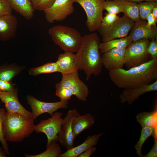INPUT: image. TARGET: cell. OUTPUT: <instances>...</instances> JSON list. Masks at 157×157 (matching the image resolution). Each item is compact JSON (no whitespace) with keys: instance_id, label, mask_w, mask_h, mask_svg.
I'll return each instance as SVG.
<instances>
[{"instance_id":"obj_1","label":"cell","mask_w":157,"mask_h":157,"mask_svg":"<svg viewBox=\"0 0 157 157\" xmlns=\"http://www.w3.org/2000/svg\"><path fill=\"white\" fill-rule=\"evenodd\" d=\"M111 81L118 88L130 89L151 84L157 80V59L151 58L140 65L125 69L109 71Z\"/></svg>"},{"instance_id":"obj_2","label":"cell","mask_w":157,"mask_h":157,"mask_svg":"<svg viewBox=\"0 0 157 157\" xmlns=\"http://www.w3.org/2000/svg\"><path fill=\"white\" fill-rule=\"evenodd\" d=\"M100 39L96 33L86 34L82 37L80 47L75 54L79 69L83 71L88 81L92 75L97 76L102 71V55L99 46Z\"/></svg>"},{"instance_id":"obj_3","label":"cell","mask_w":157,"mask_h":157,"mask_svg":"<svg viewBox=\"0 0 157 157\" xmlns=\"http://www.w3.org/2000/svg\"><path fill=\"white\" fill-rule=\"evenodd\" d=\"M34 120L19 113L6 112L2 128L6 140L20 142L28 137L34 131Z\"/></svg>"},{"instance_id":"obj_4","label":"cell","mask_w":157,"mask_h":157,"mask_svg":"<svg viewBox=\"0 0 157 157\" xmlns=\"http://www.w3.org/2000/svg\"><path fill=\"white\" fill-rule=\"evenodd\" d=\"M52 41L64 52H77L81 46L83 36L76 29L58 25L49 30Z\"/></svg>"},{"instance_id":"obj_5","label":"cell","mask_w":157,"mask_h":157,"mask_svg":"<svg viewBox=\"0 0 157 157\" xmlns=\"http://www.w3.org/2000/svg\"><path fill=\"white\" fill-rule=\"evenodd\" d=\"M79 4L87 17L86 25L91 32L98 31L103 19L105 0H72Z\"/></svg>"},{"instance_id":"obj_6","label":"cell","mask_w":157,"mask_h":157,"mask_svg":"<svg viewBox=\"0 0 157 157\" xmlns=\"http://www.w3.org/2000/svg\"><path fill=\"white\" fill-rule=\"evenodd\" d=\"M150 40L144 39L133 42L126 48L125 64L127 69L147 62L151 56L147 51Z\"/></svg>"},{"instance_id":"obj_7","label":"cell","mask_w":157,"mask_h":157,"mask_svg":"<svg viewBox=\"0 0 157 157\" xmlns=\"http://www.w3.org/2000/svg\"><path fill=\"white\" fill-rule=\"evenodd\" d=\"M134 24V22L124 15L110 26L100 27L98 31L101 36L102 42H106L127 36Z\"/></svg>"},{"instance_id":"obj_8","label":"cell","mask_w":157,"mask_h":157,"mask_svg":"<svg viewBox=\"0 0 157 157\" xmlns=\"http://www.w3.org/2000/svg\"><path fill=\"white\" fill-rule=\"evenodd\" d=\"M67 88L72 91L73 95L79 100L85 101L89 92L88 86L80 79L78 72L62 76L61 81L56 84V89Z\"/></svg>"},{"instance_id":"obj_9","label":"cell","mask_w":157,"mask_h":157,"mask_svg":"<svg viewBox=\"0 0 157 157\" xmlns=\"http://www.w3.org/2000/svg\"><path fill=\"white\" fill-rule=\"evenodd\" d=\"M63 114L62 113L56 112L51 117L41 120L37 125L35 126L34 131L36 133H42L47 136V145H49L53 140L58 141V134L60 131L63 121L62 117Z\"/></svg>"},{"instance_id":"obj_10","label":"cell","mask_w":157,"mask_h":157,"mask_svg":"<svg viewBox=\"0 0 157 157\" xmlns=\"http://www.w3.org/2000/svg\"><path fill=\"white\" fill-rule=\"evenodd\" d=\"M72 0H56L52 5L44 10L45 17L50 23L66 19L74 11Z\"/></svg>"},{"instance_id":"obj_11","label":"cell","mask_w":157,"mask_h":157,"mask_svg":"<svg viewBox=\"0 0 157 157\" xmlns=\"http://www.w3.org/2000/svg\"><path fill=\"white\" fill-rule=\"evenodd\" d=\"M80 115L76 108L69 110L63 119L60 131L58 134V141L67 149L74 147L72 123L75 117Z\"/></svg>"},{"instance_id":"obj_12","label":"cell","mask_w":157,"mask_h":157,"mask_svg":"<svg viewBox=\"0 0 157 157\" xmlns=\"http://www.w3.org/2000/svg\"><path fill=\"white\" fill-rule=\"evenodd\" d=\"M26 99L31 108L33 119L34 120L44 113H49L51 116L54 112L59 109H66L69 103L68 101L44 102L40 101L31 96H27Z\"/></svg>"},{"instance_id":"obj_13","label":"cell","mask_w":157,"mask_h":157,"mask_svg":"<svg viewBox=\"0 0 157 157\" xmlns=\"http://www.w3.org/2000/svg\"><path fill=\"white\" fill-rule=\"evenodd\" d=\"M0 99L4 104L7 112L19 113L33 119L32 112L26 109L20 104L18 98V92L15 89L10 92L0 90Z\"/></svg>"},{"instance_id":"obj_14","label":"cell","mask_w":157,"mask_h":157,"mask_svg":"<svg viewBox=\"0 0 157 157\" xmlns=\"http://www.w3.org/2000/svg\"><path fill=\"white\" fill-rule=\"evenodd\" d=\"M145 20L140 19L134 22L129 36L132 42L139 40L147 39L151 40L157 38V27L152 26L151 28L147 26Z\"/></svg>"},{"instance_id":"obj_15","label":"cell","mask_w":157,"mask_h":157,"mask_svg":"<svg viewBox=\"0 0 157 157\" xmlns=\"http://www.w3.org/2000/svg\"><path fill=\"white\" fill-rule=\"evenodd\" d=\"M126 49H114L102 53L103 66L109 71L123 68Z\"/></svg>"},{"instance_id":"obj_16","label":"cell","mask_w":157,"mask_h":157,"mask_svg":"<svg viewBox=\"0 0 157 157\" xmlns=\"http://www.w3.org/2000/svg\"><path fill=\"white\" fill-rule=\"evenodd\" d=\"M157 90V80L149 84L130 89H124L119 96L122 104H132L142 95L150 92Z\"/></svg>"},{"instance_id":"obj_17","label":"cell","mask_w":157,"mask_h":157,"mask_svg":"<svg viewBox=\"0 0 157 157\" xmlns=\"http://www.w3.org/2000/svg\"><path fill=\"white\" fill-rule=\"evenodd\" d=\"M18 20L12 14L0 16V41H7L16 36Z\"/></svg>"},{"instance_id":"obj_18","label":"cell","mask_w":157,"mask_h":157,"mask_svg":"<svg viewBox=\"0 0 157 157\" xmlns=\"http://www.w3.org/2000/svg\"><path fill=\"white\" fill-rule=\"evenodd\" d=\"M64 52L59 55L56 62L58 72L62 74V76L78 72L79 70L76 60L75 54L71 52Z\"/></svg>"},{"instance_id":"obj_19","label":"cell","mask_w":157,"mask_h":157,"mask_svg":"<svg viewBox=\"0 0 157 157\" xmlns=\"http://www.w3.org/2000/svg\"><path fill=\"white\" fill-rule=\"evenodd\" d=\"M103 133H100L88 136L85 141L78 146L74 147L63 153L60 154L59 157H78L81 154L97 144Z\"/></svg>"},{"instance_id":"obj_20","label":"cell","mask_w":157,"mask_h":157,"mask_svg":"<svg viewBox=\"0 0 157 157\" xmlns=\"http://www.w3.org/2000/svg\"><path fill=\"white\" fill-rule=\"evenodd\" d=\"M95 119L90 114L80 115L74 118L72 123L74 140L82 131L89 129L94 124Z\"/></svg>"},{"instance_id":"obj_21","label":"cell","mask_w":157,"mask_h":157,"mask_svg":"<svg viewBox=\"0 0 157 157\" xmlns=\"http://www.w3.org/2000/svg\"><path fill=\"white\" fill-rule=\"evenodd\" d=\"M12 9L24 18L29 20L32 18L34 9L30 0H8Z\"/></svg>"},{"instance_id":"obj_22","label":"cell","mask_w":157,"mask_h":157,"mask_svg":"<svg viewBox=\"0 0 157 157\" xmlns=\"http://www.w3.org/2000/svg\"><path fill=\"white\" fill-rule=\"evenodd\" d=\"M132 42L131 37L129 35L106 42H100L99 49L100 52L103 53L114 49H126Z\"/></svg>"},{"instance_id":"obj_23","label":"cell","mask_w":157,"mask_h":157,"mask_svg":"<svg viewBox=\"0 0 157 157\" xmlns=\"http://www.w3.org/2000/svg\"><path fill=\"white\" fill-rule=\"evenodd\" d=\"M115 1L122 8L124 15L134 22L140 19L138 3L126 0Z\"/></svg>"},{"instance_id":"obj_24","label":"cell","mask_w":157,"mask_h":157,"mask_svg":"<svg viewBox=\"0 0 157 157\" xmlns=\"http://www.w3.org/2000/svg\"><path fill=\"white\" fill-rule=\"evenodd\" d=\"M136 119L142 127L149 126L157 130V104L154 110L140 113L137 115Z\"/></svg>"},{"instance_id":"obj_25","label":"cell","mask_w":157,"mask_h":157,"mask_svg":"<svg viewBox=\"0 0 157 157\" xmlns=\"http://www.w3.org/2000/svg\"><path fill=\"white\" fill-rule=\"evenodd\" d=\"M151 136H153L154 139L157 138V130L149 126L142 127L140 137L134 146L136 154L140 157H142L143 156L142 149L143 145L147 139Z\"/></svg>"},{"instance_id":"obj_26","label":"cell","mask_w":157,"mask_h":157,"mask_svg":"<svg viewBox=\"0 0 157 157\" xmlns=\"http://www.w3.org/2000/svg\"><path fill=\"white\" fill-rule=\"evenodd\" d=\"M58 141L53 140L48 145H46V149L41 153L35 155H30L25 154L26 157H58L63 153L61 148L57 143Z\"/></svg>"},{"instance_id":"obj_27","label":"cell","mask_w":157,"mask_h":157,"mask_svg":"<svg viewBox=\"0 0 157 157\" xmlns=\"http://www.w3.org/2000/svg\"><path fill=\"white\" fill-rule=\"evenodd\" d=\"M22 69L13 65H4L0 67V79L10 81L18 74Z\"/></svg>"},{"instance_id":"obj_28","label":"cell","mask_w":157,"mask_h":157,"mask_svg":"<svg viewBox=\"0 0 157 157\" xmlns=\"http://www.w3.org/2000/svg\"><path fill=\"white\" fill-rule=\"evenodd\" d=\"M58 68L56 62H49L40 66L33 68L29 70V74L35 76L43 74H49L58 72Z\"/></svg>"},{"instance_id":"obj_29","label":"cell","mask_w":157,"mask_h":157,"mask_svg":"<svg viewBox=\"0 0 157 157\" xmlns=\"http://www.w3.org/2000/svg\"><path fill=\"white\" fill-rule=\"evenodd\" d=\"M140 17L141 19L146 20L148 15L151 13L157 5V1H148L138 3Z\"/></svg>"},{"instance_id":"obj_30","label":"cell","mask_w":157,"mask_h":157,"mask_svg":"<svg viewBox=\"0 0 157 157\" xmlns=\"http://www.w3.org/2000/svg\"><path fill=\"white\" fill-rule=\"evenodd\" d=\"M104 8L108 13L117 14L123 13L122 9L119 5L113 0L105 1Z\"/></svg>"},{"instance_id":"obj_31","label":"cell","mask_w":157,"mask_h":157,"mask_svg":"<svg viewBox=\"0 0 157 157\" xmlns=\"http://www.w3.org/2000/svg\"><path fill=\"white\" fill-rule=\"evenodd\" d=\"M56 0H30L34 10L44 11L51 6Z\"/></svg>"},{"instance_id":"obj_32","label":"cell","mask_w":157,"mask_h":157,"mask_svg":"<svg viewBox=\"0 0 157 157\" xmlns=\"http://www.w3.org/2000/svg\"><path fill=\"white\" fill-rule=\"evenodd\" d=\"M6 113L4 108H0V142L1 143L3 150L6 154L9 155L10 154L7 141L5 139L3 131L2 123Z\"/></svg>"},{"instance_id":"obj_33","label":"cell","mask_w":157,"mask_h":157,"mask_svg":"<svg viewBox=\"0 0 157 157\" xmlns=\"http://www.w3.org/2000/svg\"><path fill=\"white\" fill-rule=\"evenodd\" d=\"M56 95L59 97L60 101H68L73 95L72 91L67 88H63L56 89Z\"/></svg>"},{"instance_id":"obj_34","label":"cell","mask_w":157,"mask_h":157,"mask_svg":"<svg viewBox=\"0 0 157 157\" xmlns=\"http://www.w3.org/2000/svg\"><path fill=\"white\" fill-rule=\"evenodd\" d=\"M119 17L116 14L108 13H106L105 16L103 17L100 27H106L110 25L116 21Z\"/></svg>"},{"instance_id":"obj_35","label":"cell","mask_w":157,"mask_h":157,"mask_svg":"<svg viewBox=\"0 0 157 157\" xmlns=\"http://www.w3.org/2000/svg\"><path fill=\"white\" fill-rule=\"evenodd\" d=\"M12 9L8 0H0V16L11 14Z\"/></svg>"},{"instance_id":"obj_36","label":"cell","mask_w":157,"mask_h":157,"mask_svg":"<svg viewBox=\"0 0 157 157\" xmlns=\"http://www.w3.org/2000/svg\"><path fill=\"white\" fill-rule=\"evenodd\" d=\"M147 50L151 58L157 59V39L150 41Z\"/></svg>"},{"instance_id":"obj_37","label":"cell","mask_w":157,"mask_h":157,"mask_svg":"<svg viewBox=\"0 0 157 157\" xmlns=\"http://www.w3.org/2000/svg\"><path fill=\"white\" fill-rule=\"evenodd\" d=\"M15 85L10 81L0 79V90L3 92H10L15 90Z\"/></svg>"},{"instance_id":"obj_38","label":"cell","mask_w":157,"mask_h":157,"mask_svg":"<svg viewBox=\"0 0 157 157\" xmlns=\"http://www.w3.org/2000/svg\"><path fill=\"white\" fill-rule=\"evenodd\" d=\"M153 146L146 155L142 156V157H157V138H154Z\"/></svg>"},{"instance_id":"obj_39","label":"cell","mask_w":157,"mask_h":157,"mask_svg":"<svg viewBox=\"0 0 157 157\" xmlns=\"http://www.w3.org/2000/svg\"><path fill=\"white\" fill-rule=\"evenodd\" d=\"M146 19L147 21V24L148 27L151 28L152 26H156L157 19L154 17L151 13L148 15Z\"/></svg>"},{"instance_id":"obj_40","label":"cell","mask_w":157,"mask_h":157,"mask_svg":"<svg viewBox=\"0 0 157 157\" xmlns=\"http://www.w3.org/2000/svg\"><path fill=\"white\" fill-rule=\"evenodd\" d=\"M97 148L93 146L79 155L78 157H89L96 150Z\"/></svg>"},{"instance_id":"obj_41","label":"cell","mask_w":157,"mask_h":157,"mask_svg":"<svg viewBox=\"0 0 157 157\" xmlns=\"http://www.w3.org/2000/svg\"><path fill=\"white\" fill-rule=\"evenodd\" d=\"M151 13L155 18L157 19V5L154 8Z\"/></svg>"},{"instance_id":"obj_42","label":"cell","mask_w":157,"mask_h":157,"mask_svg":"<svg viewBox=\"0 0 157 157\" xmlns=\"http://www.w3.org/2000/svg\"><path fill=\"white\" fill-rule=\"evenodd\" d=\"M6 155L7 154L4 150H3L2 148L0 147V157H7Z\"/></svg>"},{"instance_id":"obj_43","label":"cell","mask_w":157,"mask_h":157,"mask_svg":"<svg viewBox=\"0 0 157 157\" xmlns=\"http://www.w3.org/2000/svg\"><path fill=\"white\" fill-rule=\"evenodd\" d=\"M129 1L139 3L142 2L143 1H157V0H126Z\"/></svg>"},{"instance_id":"obj_44","label":"cell","mask_w":157,"mask_h":157,"mask_svg":"<svg viewBox=\"0 0 157 157\" xmlns=\"http://www.w3.org/2000/svg\"><path fill=\"white\" fill-rule=\"evenodd\" d=\"M113 0L115 1V0Z\"/></svg>"}]
</instances>
